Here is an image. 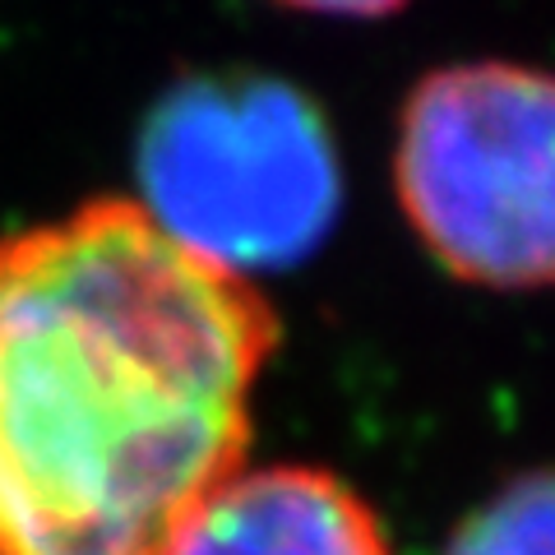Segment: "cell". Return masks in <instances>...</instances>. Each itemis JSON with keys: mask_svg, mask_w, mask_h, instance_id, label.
Listing matches in <instances>:
<instances>
[{"mask_svg": "<svg viewBox=\"0 0 555 555\" xmlns=\"http://www.w3.org/2000/svg\"><path fill=\"white\" fill-rule=\"evenodd\" d=\"M278 315L139 199L0 241V555H163L246 467Z\"/></svg>", "mask_w": 555, "mask_h": 555, "instance_id": "6da1fadb", "label": "cell"}, {"mask_svg": "<svg viewBox=\"0 0 555 555\" xmlns=\"http://www.w3.org/2000/svg\"><path fill=\"white\" fill-rule=\"evenodd\" d=\"M278 5H297V10H320V14H389L403 0H278Z\"/></svg>", "mask_w": 555, "mask_h": 555, "instance_id": "8992f818", "label": "cell"}, {"mask_svg": "<svg viewBox=\"0 0 555 555\" xmlns=\"http://www.w3.org/2000/svg\"><path fill=\"white\" fill-rule=\"evenodd\" d=\"M412 232L477 287L555 283V75L454 65L408 98L393 158Z\"/></svg>", "mask_w": 555, "mask_h": 555, "instance_id": "3957f363", "label": "cell"}, {"mask_svg": "<svg viewBox=\"0 0 555 555\" xmlns=\"http://www.w3.org/2000/svg\"><path fill=\"white\" fill-rule=\"evenodd\" d=\"M444 555H555V473H528L473 509Z\"/></svg>", "mask_w": 555, "mask_h": 555, "instance_id": "5b68a950", "label": "cell"}, {"mask_svg": "<svg viewBox=\"0 0 555 555\" xmlns=\"http://www.w3.org/2000/svg\"><path fill=\"white\" fill-rule=\"evenodd\" d=\"M139 208L185 250L246 278L310 255L338 218V153L273 79H195L149 116Z\"/></svg>", "mask_w": 555, "mask_h": 555, "instance_id": "7a4b0ae2", "label": "cell"}, {"mask_svg": "<svg viewBox=\"0 0 555 555\" xmlns=\"http://www.w3.org/2000/svg\"><path fill=\"white\" fill-rule=\"evenodd\" d=\"M163 555H393V546L343 477L278 463L218 481Z\"/></svg>", "mask_w": 555, "mask_h": 555, "instance_id": "277c9868", "label": "cell"}]
</instances>
